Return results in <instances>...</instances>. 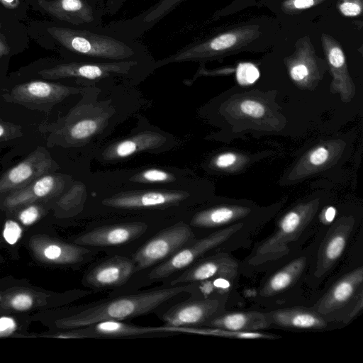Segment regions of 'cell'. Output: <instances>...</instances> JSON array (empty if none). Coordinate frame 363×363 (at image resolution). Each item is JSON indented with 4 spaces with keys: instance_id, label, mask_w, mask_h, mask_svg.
I'll return each mask as SVG.
<instances>
[{
    "instance_id": "cell-32",
    "label": "cell",
    "mask_w": 363,
    "mask_h": 363,
    "mask_svg": "<svg viewBox=\"0 0 363 363\" xmlns=\"http://www.w3.org/2000/svg\"><path fill=\"white\" fill-rule=\"evenodd\" d=\"M22 233V228L17 222L9 220L5 223L3 236L9 244L14 245L21 238Z\"/></svg>"
},
{
    "instance_id": "cell-29",
    "label": "cell",
    "mask_w": 363,
    "mask_h": 363,
    "mask_svg": "<svg viewBox=\"0 0 363 363\" xmlns=\"http://www.w3.org/2000/svg\"><path fill=\"white\" fill-rule=\"evenodd\" d=\"M99 123L92 118H85L73 124L69 129V137L74 140H84L92 136L98 130Z\"/></svg>"
},
{
    "instance_id": "cell-40",
    "label": "cell",
    "mask_w": 363,
    "mask_h": 363,
    "mask_svg": "<svg viewBox=\"0 0 363 363\" xmlns=\"http://www.w3.org/2000/svg\"><path fill=\"white\" fill-rule=\"evenodd\" d=\"M237 157L231 152H225L218 156L215 160V164L218 168H227L235 163Z\"/></svg>"
},
{
    "instance_id": "cell-3",
    "label": "cell",
    "mask_w": 363,
    "mask_h": 363,
    "mask_svg": "<svg viewBox=\"0 0 363 363\" xmlns=\"http://www.w3.org/2000/svg\"><path fill=\"white\" fill-rule=\"evenodd\" d=\"M155 61L152 56L112 62L64 60L39 70L38 74L52 80L75 78L96 82L113 77L133 79L145 77L155 69Z\"/></svg>"
},
{
    "instance_id": "cell-7",
    "label": "cell",
    "mask_w": 363,
    "mask_h": 363,
    "mask_svg": "<svg viewBox=\"0 0 363 363\" xmlns=\"http://www.w3.org/2000/svg\"><path fill=\"white\" fill-rule=\"evenodd\" d=\"M194 238L190 225L183 221L160 231L133 255L135 272L163 262Z\"/></svg>"
},
{
    "instance_id": "cell-6",
    "label": "cell",
    "mask_w": 363,
    "mask_h": 363,
    "mask_svg": "<svg viewBox=\"0 0 363 363\" xmlns=\"http://www.w3.org/2000/svg\"><path fill=\"white\" fill-rule=\"evenodd\" d=\"M30 8L52 21L77 27H99L105 13L104 0H26Z\"/></svg>"
},
{
    "instance_id": "cell-45",
    "label": "cell",
    "mask_w": 363,
    "mask_h": 363,
    "mask_svg": "<svg viewBox=\"0 0 363 363\" xmlns=\"http://www.w3.org/2000/svg\"><path fill=\"white\" fill-rule=\"evenodd\" d=\"M10 57H3L0 58V63L7 62L9 60Z\"/></svg>"
},
{
    "instance_id": "cell-19",
    "label": "cell",
    "mask_w": 363,
    "mask_h": 363,
    "mask_svg": "<svg viewBox=\"0 0 363 363\" xmlns=\"http://www.w3.org/2000/svg\"><path fill=\"white\" fill-rule=\"evenodd\" d=\"M362 282V268L341 279L332 287L320 303L319 313H329L345 306L354 296Z\"/></svg>"
},
{
    "instance_id": "cell-2",
    "label": "cell",
    "mask_w": 363,
    "mask_h": 363,
    "mask_svg": "<svg viewBox=\"0 0 363 363\" xmlns=\"http://www.w3.org/2000/svg\"><path fill=\"white\" fill-rule=\"evenodd\" d=\"M195 284L174 285L167 288L119 296L94 305L58 322L60 328L76 329L103 320L133 318L151 313L178 295L191 291Z\"/></svg>"
},
{
    "instance_id": "cell-30",
    "label": "cell",
    "mask_w": 363,
    "mask_h": 363,
    "mask_svg": "<svg viewBox=\"0 0 363 363\" xmlns=\"http://www.w3.org/2000/svg\"><path fill=\"white\" fill-rule=\"evenodd\" d=\"M174 177L172 174L163 169L150 168L143 171L135 177V181L149 184H160L172 182Z\"/></svg>"
},
{
    "instance_id": "cell-1",
    "label": "cell",
    "mask_w": 363,
    "mask_h": 363,
    "mask_svg": "<svg viewBox=\"0 0 363 363\" xmlns=\"http://www.w3.org/2000/svg\"><path fill=\"white\" fill-rule=\"evenodd\" d=\"M27 26L30 38L65 60L123 61L151 56L146 46L121 36L103 26L77 27L52 21H33Z\"/></svg>"
},
{
    "instance_id": "cell-34",
    "label": "cell",
    "mask_w": 363,
    "mask_h": 363,
    "mask_svg": "<svg viewBox=\"0 0 363 363\" xmlns=\"http://www.w3.org/2000/svg\"><path fill=\"white\" fill-rule=\"evenodd\" d=\"M9 304L16 311H24L33 306V298L29 294L18 293L11 298Z\"/></svg>"
},
{
    "instance_id": "cell-13",
    "label": "cell",
    "mask_w": 363,
    "mask_h": 363,
    "mask_svg": "<svg viewBox=\"0 0 363 363\" xmlns=\"http://www.w3.org/2000/svg\"><path fill=\"white\" fill-rule=\"evenodd\" d=\"M147 229V224L139 221L102 225L82 234L75 242L92 247L121 245L139 238Z\"/></svg>"
},
{
    "instance_id": "cell-11",
    "label": "cell",
    "mask_w": 363,
    "mask_h": 363,
    "mask_svg": "<svg viewBox=\"0 0 363 363\" xmlns=\"http://www.w3.org/2000/svg\"><path fill=\"white\" fill-rule=\"evenodd\" d=\"M52 168L53 161L48 153L36 150L0 178V193L21 189L47 174Z\"/></svg>"
},
{
    "instance_id": "cell-23",
    "label": "cell",
    "mask_w": 363,
    "mask_h": 363,
    "mask_svg": "<svg viewBox=\"0 0 363 363\" xmlns=\"http://www.w3.org/2000/svg\"><path fill=\"white\" fill-rule=\"evenodd\" d=\"M38 253L40 254L41 259L49 262L68 264L82 261L89 251L77 245L48 241L41 243Z\"/></svg>"
},
{
    "instance_id": "cell-43",
    "label": "cell",
    "mask_w": 363,
    "mask_h": 363,
    "mask_svg": "<svg viewBox=\"0 0 363 363\" xmlns=\"http://www.w3.org/2000/svg\"><path fill=\"white\" fill-rule=\"evenodd\" d=\"M10 128H8L5 124L0 123V138H6L10 133Z\"/></svg>"
},
{
    "instance_id": "cell-21",
    "label": "cell",
    "mask_w": 363,
    "mask_h": 363,
    "mask_svg": "<svg viewBox=\"0 0 363 363\" xmlns=\"http://www.w3.org/2000/svg\"><path fill=\"white\" fill-rule=\"evenodd\" d=\"M59 179L52 174H45L28 186L13 191L6 200V205L15 207L32 202L34 200L46 198L54 194L58 187Z\"/></svg>"
},
{
    "instance_id": "cell-18",
    "label": "cell",
    "mask_w": 363,
    "mask_h": 363,
    "mask_svg": "<svg viewBox=\"0 0 363 363\" xmlns=\"http://www.w3.org/2000/svg\"><path fill=\"white\" fill-rule=\"evenodd\" d=\"M27 26L0 13V58L22 52L29 45Z\"/></svg>"
},
{
    "instance_id": "cell-25",
    "label": "cell",
    "mask_w": 363,
    "mask_h": 363,
    "mask_svg": "<svg viewBox=\"0 0 363 363\" xmlns=\"http://www.w3.org/2000/svg\"><path fill=\"white\" fill-rule=\"evenodd\" d=\"M303 225V218L301 214L296 211L286 213L279 223L277 232L268 240L261 248L262 252L267 250H272L276 246L284 244L289 238L295 236V234L301 231Z\"/></svg>"
},
{
    "instance_id": "cell-36",
    "label": "cell",
    "mask_w": 363,
    "mask_h": 363,
    "mask_svg": "<svg viewBox=\"0 0 363 363\" xmlns=\"http://www.w3.org/2000/svg\"><path fill=\"white\" fill-rule=\"evenodd\" d=\"M40 217V209L35 205H30L23 208L18 215L20 221L25 225H30Z\"/></svg>"
},
{
    "instance_id": "cell-31",
    "label": "cell",
    "mask_w": 363,
    "mask_h": 363,
    "mask_svg": "<svg viewBox=\"0 0 363 363\" xmlns=\"http://www.w3.org/2000/svg\"><path fill=\"white\" fill-rule=\"evenodd\" d=\"M259 77L258 68L250 62L240 63L236 69V79L240 85L255 83Z\"/></svg>"
},
{
    "instance_id": "cell-39",
    "label": "cell",
    "mask_w": 363,
    "mask_h": 363,
    "mask_svg": "<svg viewBox=\"0 0 363 363\" xmlns=\"http://www.w3.org/2000/svg\"><path fill=\"white\" fill-rule=\"evenodd\" d=\"M16 329L15 320L10 317L0 318V337L11 335Z\"/></svg>"
},
{
    "instance_id": "cell-20",
    "label": "cell",
    "mask_w": 363,
    "mask_h": 363,
    "mask_svg": "<svg viewBox=\"0 0 363 363\" xmlns=\"http://www.w3.org/2000/svg\"><path fill=\"white\" fill-rule=\"evenodd\" d=\"M272 323L289 329H323L327 323L318 312L302 309H284L268 313Z\"/></svg>"
},
{
    "instance_id": "cell-22",
    "label": "cell",
    "mask_w": 363,
    "mask_h": 363,
    "mask_svg": "<svg viewBox=\"0 0 363 363\" xmlns=\"http://www.w3.org/2000/svg\"><path fill=\"white\" fill-rule=\"evenodd\" d=\"M246 213L247 210L240 207H213L196 213L192 217L190 225L203 228L223 227L242 218Z\"/></svg>"
},
{
    "instance_id": "cell-4",
    "label": "cell",
    "mask_w": 363,
    "mask_h": 363,
    "mask_svg": "<svg viewBox=\"0 0 363 363\" xmlns=\"http://www.w3.org/2000/svg\"><path fill=\"white\" fill-rule=\"evenodd\" d=\"M243 223H235L218 230L210 235L193 239L171 257L159 263L148 275L150 280L167 278L174 273L190 267L207 252L235 238L244 233Z\"/></svg>"
},
{
    "instance_id": "cell-35",
    "label": "cell",
    "mask_w": 363,
    "mask_h": 363,
    "mask_svg": "<svg viewBox=\"0 0 363 363\" xmlns=\"http://www.w3.org/2000/svg\"><path fill=\"white\" fill-rule=\"evenodd\" d=\"M340 12L345 16H359L362 11L361 0H343L339 5Z\"/></svg>"
},
{
    "instance_id": "cell-33",
    "label": "cell",
    "mask_w": 363,
    "mask_h": 363,
    "mask_svg": "<svg viewBox=\"0 0 363 363\" xmlns=\"http://www.w3.org/2000/svg\"><path fill=\"white\" fill-rule=\"evenodd\" d=\"M240 111L252 118H260L264 116L265 108L263 104L255 100H244L240 104Z\"/></svg>"
},
{
    "instance_id": "cell-24",
    "label": "cell",
    "mask_w": 363,
    "mask_h": 363,
    "mask_svg": "<svg viewBox=\"0 0 363 363\" xmlns=\"http://www.w3.org/2000/svg\"><path fill=\"white\" fill-rule=\"evenodd\" d=\"M163 140L164 138L155 133H140L111 146L106 156L109 159L127 157L139 151L155 148Z\"/></svg>"
},
{
    "instance_id": "cell-41",
    "label": "cell",
    "mask_w": 363,
    "mask_h": 363,
    "mask_svg": "<svg viewBox=\"0 0 363 363\" xmlns=\"http://www.w3.org/2000/svg\"><path fill=\"white\" fill-rule=\"evenodd\" d=\"M128 0H106L105 2V13L108 16L116 14Z\"/></svg>"
},
{
    "instance_id": "cell-10",
    "label": "cell",
    "mask_w": 363,
    "mask_h": 363,
    "mask_svg": "<svg viewBox=\"0 0 363 363\" xmlns=\"http://www.w3.org/2000/svg\"><path fill=\"white\" fill-rule=\"evenodd\" d=\"M186 0H159L132 18L118 20L105 28L124 38L137 40Z\"/></svg>"
},
{
    "instance_id": "cell-37",
    "label": "cell",
    "mask_w": 363,
    "mask_h": 363,
    "mask_svg": "<svg viewBox=\"0 0 363 363\" xmlns=\"http://www.w3.org/2000/svg\"><path fill=\"white\" fill-rule=\"evenodd\" d=\"M309 74L308 65L303 62H296L290 69V76L296 82L305 79Z\"/></svg>"
},
{
    "instance_id": "cell-5",
    "label": "cell",
    "mask_w": 363,
    "mask_h": 363,
    "mask_svg": "<svg viewBox=\"0 0 363 363\" xmlns=\"http://www.w3.org/2000/svg\"><path fill=\"white\" fill-rule=\"evenodd\" d=\"M257 28L244 27L186 45L175 53L155 61V67L177 62L203 61L238 48L254 39Z\"/></svg>"
},
{
    "instance_id": "cell-12",
    "label": "cell",
    "mask_w": 363,
    "mask_h": 363,
    "mask_svg": "<svg viewBox=\"0 0 363 363\" xmlns=\"http://www.w3.org/2000/svg\"><path fill=\"white\" fill-rule=\"evenodd\" d=\"M238 262L226 254L219 252L194 262L181 275L171 281V285L196 284L218 277L233 279L238 274Z\"/></svg>"
},
{
    "instance_id": "cell-38",
    "label": "cell",
    "mask_w": 363,
    "mask_h": 363,
    "mask_svg": "<svg viewBox=\"0 0 363 363\" xmlns=\"http://www.w3.org/2000/svg\"><path fill=\"white\" fill-rule=\"evenodd\" d=\"M329 152L324 147H318L315 148L310 155V162L315 165L319 166L324 164L328 159Z\"/></svg>"
},
{
    "instance_id": "cell-8",
    "label": "cell",
    "mask_w": 363,
    "mask_h": 363,
    "mask_svg": "<svg viewBox=\"0 0 363 363\" xmlns=\"http://www.w3.org/2000/svg\"><path fill=\"white\" fill-rule=\"evenodd\" d=\"M71 332L61 334L62 338H124L157 333H193L191 327H143L120 320H103Z\"/></svg>"
},
{
    "instance_id": "cell-28",
    "label": "cell",
    "mask_w": 363,
    "mask_h": 363,
    "mask_svg": "<svg viewBox=\"0 0 363 363\" xmlns=\"http://www.w3.org/2000/svg\"><path fill=\"white\" fill-rule=\"evenodd\" d=\"M29 9L26 0H0V13L21 22L28 18Z\"/></svg>"
},
{
    "instance_id": "cell-15",
    "label": "cell",
    "mask_w": 363,
    "mask_h": 363,
    "mask_svg": "<svg viewBox=\"0 0 363 363\" xmlns=\"http://www.w3.org/2000/svg\"><path fill=\"white\" fill-rule=\"evenodd\" d=\"M188 196L180 191L151 190L120 194L106 199L103 203L108 207L123 209L150 208L172 206Z\"/></svg>"
},
{
    "instance_id": "cell-17",
    "label": "cell",
    "mask_w": 363,
    "mask_h": 363,
    "mask_svg": "<svg viewBox=\"0 0 363 363\" xmlns=\"http://www.w3.org/2000/svg\"><path fill=\"white\" fill-rule=\"evenodd\" d=\"M272 324L268 313L259 312L220 313L203 325L233 331L256 332Z\"/></svg>"
},
{
    "instance_id": "cell-14",
    "label": "cell",
    "mask_w": 363,
    "mask_h": 363,
    "mask_svg": "<svg viewBox=\"0 0 363 363\" xmlns=\"http://www.w3.org/2000/svg\"><path fill=\"white\" fill-rule=\"evenodd\" d=\"M77 91L74 87L42 80H33L15 86L11 100L28 106L53 105Z\"/></svg>"
},
{
    "instance_id": "cell-16",
    "label": "cell",
    "mask_w": 363,
    "mask_h": 363,
    "mask_svg": "<svg viewBox=\"0 0 363 363\" xmlns=\"http://www.w3.org/2000/svg\"><path fill=\"white\" fill-rule=\"evenodd\" d=\"M133 259L115 255L96 264L84 277L91 288L117 287L124 284L135 273Z\"/></svg>"
},
{
    "instance_id": "cell-9",
    "label": "cell",
    "mask_w": 363,
    "mask_h": 363,
    "mask_svg": "<svg viewBox=\"0 0 363 363\" xmlns=\"http://www.w3.org/2000/svg\"><path fill=\"white\" fill-rule=\"evenodd\" d=\"M224 303L221 299L201 298L179 303L162 316L164 325L170 327H195L222 313Z\"/></svg>"
},
{
    "instance_id": "cell-42",
    "label": "cell",
    "mask_w": 363,
    "mask_h": 363,
    "mask_svg": "<svg viewBox=\"0 0 363 363\" xmlns=\"http://www.w3.org/2000/svg\"><path fill=\"white\" fill-rule=\"evenodd\" d=\"M315 3V0H293L291 6L296 9H305L313 6Z\"/></svg>"
},
{
    "instance_id": "cell-26",
    "label": "cell",
    "mask_w": 363,
    "mask_h": 363,
    "mask_svg": "<svg viewBox=\"0 0 363 363\" xmlns=\"http://www.w3.org/2000/svg\"><path fill=\"white\" fill-rule=\"evenodd\" d=\"M304 259H297L274 274L267 281L264 292L272 295L286 289L301 274L305 266Z\"/></svg>"
},
{
    "instance_id": "cell-44",
    "label": "cell",
    "mask_w": 363,
    "mask_h": 363,
    "mask_svg": "<svg viewBox=\"0 0 363 363\" xmlns=\"http://www.w3.org/2000/svg\"><path fill=\"white\" fill-rule=\"evenodd\" d=\"M335 215V210L333 207L328 208L325 213V217L328 220H332Z\"/></svg>"
},
{
    "instance_id": "cell-27",
    "label": "cell",
    "mask_w": 363,
    "mask_h": 363,
    "mask_svg": "<svg viewBox=\"0 0 363 363\" xmlns=\"http://www.w3.org/2000/svg\"><path fill=\"white\" fill-rule=\"evenodd\" d=\"M346 233H335L327 241L323 250V261L333 263L341 256L347 243Z\"/></svg>"
}]
</instances>
